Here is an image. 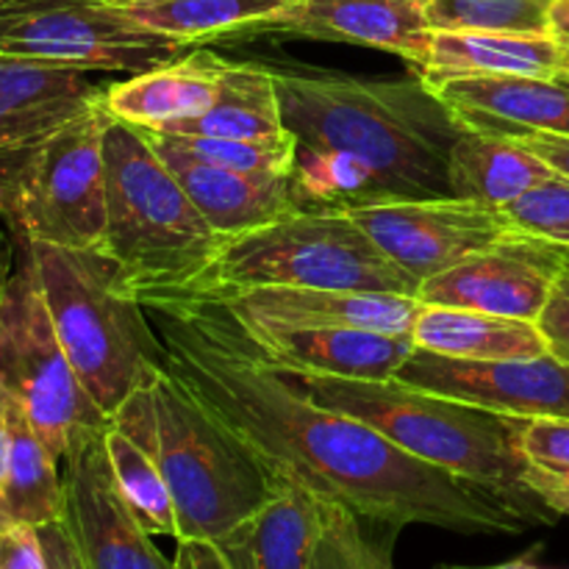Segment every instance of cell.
<instances>
[{"label":"cell","mask_w":569,"mask_h":569,"mask_svg":"<svg viewBox=\"0 0 569 569\" xmlns=\"http://www.w3.org/2000/svg\"><path fill=\"white\" fill-rule=\"evenodd\" d=\"M522 456L528 465L545 470H569V417H537L528 420L520 437Z\"/></svg>","instance_id":"34"},{"label":"cell","mask_w":569,"mask_h":569,"mask_svg":"<svg viewBox=\"0 0 569 569\" xmlns=\"http://www.w3.org/2000/svg\"><path fill=\"white\" fill-rule=\"evenodd\" d=\"M148 139L222 242L239 237V233L256 231L261 226H270L298 209H309L295 172L292 176H250V172L226 170V167H211L198 159H189V156L156 142L150 133Z\"/></svg>","instance_id":"19"},{"label":"cell","mask_w":569,"mask_h":569,"mask_svg":"<svg viewBox=\"0 0 569 569\" xmlns=\"http://www.w3.org/2000/svg\"><path fill=\"white\" fill-rule=\"evenodd\" d=\"M411 339L415 348L453 359H537L548 353L537 322L456 306L422 303Z\"/></svg>","instance_id":"26"},{"label":"cell","mask_w":569,"mask_h":569,"mask_svg":"<svg viewBox=\"0 0 569 569\" xmlns=\"http://www.w3.org/2000/svg\"><path fill=\"white\" fill-rule=\"evenodd\" d=\"M537 326L548 342V353L569 365V264L556 278Z\"/></svg>","instance_id":"35"},{"label":"cell","mask_w":569,"mask_h":569,"mask_svg":"<svg viewBox=\"0 0 569 569\" xmlns=\"http://www.w3.org/2000/svg\"><path fill=\"white\" fill-rule=\"evenodd\" d=\"M556 170L511 137L461 131L450 150V194L503 211Z\"/></svg>","instance_id":"25"},{"label":"cell","mask_w":569,"mask_h":569,"mask_svg":"<svg viewBox=\"0 0 569 569\" xmlns=\"http://www.w3.org/2000/svg\"><path fill=\"white\" fill-rule=\"evenodd\" d=\"M164 133L217 139H281L287 137L276 78L264 59L228 61L217 100L206 114L178 122Z\"/></svg>","instance_id":"27"},{"label":"cell","mask_w":569,"mask_h":569,"mask_svg":"<svg viewBox=\"0 0 569 569\" xmlns=\"http://www.w3.org/2000/svg\"><path fill=\"white\" fill-rule=\"evenodd\" d=\"M317 406L356 417L415 459L478 483L509 500L528 526H550L556 511L528 487V459L520 437L528 420L495 415L398 378L350 381L328 376H292Z\"/></svg>","instance_id":"3"},{"label":"cell","mask_w":569,"mask_h":569,"mask_svg":"<svg viewBox=\"0 0 569 569\" xmlns=\"http://www.w3.org/2000/svg\"><path fill=\"white\" fill-rule=\"evenodd\" d=\"M326 526V503L295 483L276 492L217 548L233 569H311Z\"/></svg>","instance_id":"21"},{"label":"cell","mask_w":569,"mask_h":569,"mask_svg":"<svg viewBox=\"0 0 569 569\" xmlns=\"http://www.w3.org/2000/svg\"><path fill=\"white\" fill-rule=\"evenodd\" d=\"M569 50L550 33L433 31L422 81L453 76H561Z\"/></svg>","instance_id":"23"},{"label":"cell","mask_w":569,"mask_h":569,"mask_svg":"<svg viewBox=\"0 0 569 569\" xmlns=\"http://www.w3.org/2000/svg\"><path fill=\"white\" fill-rule=\"evenodd\" d=\"M517 142L526 144L531 153H537L559 176L569 178V137H559V133H526Z\"/></svg>","instance_id":"39"},{"label":"cell","mask_w":569,"mask_h":569,"mask_svg":"<svg viewBox=\"0 0 569 569\" xmlns=\"http://www.w3.org/2000/svg\"><path fill=\"white\" fill-rule=\"evenodd\" d=\"M148 131V128H144ZM156 142L178 150L211 167L250 172V176H292L298 144L287 131L281 139H217V137H181V133L148 131Z\"/></svg>","instance_id":"30"},{"label":"cell","mask_w":569,"mask_h":569,"mask_svg":"<svg viewBox=\"0 0 569 569\" xmlns=\"http://www.w3.org/2000/svg\"><path fill=\"white\" fill-rule=\"evenodd\" d=\"M0 392L26 409L59 461L83 431L109 426L61 348L28 256L0 295Z\"/></svg>","instance_id":"9"},{"label":"cell","mask_w":569,"mask_h":569,"mask_svg":"<svg viewBox=\"0 0 569 569\" xmlns=\"http://www.w3.org/2000/svg\"><path fill=\"white\" fill-rule=\"evenodd\" d=\"M11 264H14V248H11V239L0 231V295L11 278Z\"/></svg>","instance_id":"44"},{"label":"cell","mask_w":569,"mask_h":569,"mask_svg":"<svg viewBox=\"0 0 569 569\" xmlns=\"http://www.w3.org/2000/svg\"><path fill=\"white\" fill-rule=\"evenodd\" d=\"M431 0H289L261 37L345 42L400 56L420 76L428 64L433 28L428 22Z\"/></svg>","instance_id":"15"},{"label":"cell","mask_w":569,"mask_h":569,"mask_svg":"<svg viewBox=\"0 0 569 569\" xmlns=\"http://www.w3.org/2000/svg\"><path fill=\"white\" fill-rule=\"evenodd\" d=\"M133 26L192 48L214 42H250L289 0H109Z\"/></svg>","instance_id":"24"},{"label":"cell","mask_w":569,"mask_h":569,"mask_svg":"<svg viewBox=\"0 0 569 569\" xmlns=\"http://www.w3.org/2000/svg\"><path fill=\"white\" fill-rule=\"evenodd\" d=\"M78 381L106 417L164 370V345L137 298L117 287L111 261L94 250L22 244Z\"/></svg>","instance_id":"5"},{"label":"cell","mask_w":569,"mask_h":569,"mask_svg":"<svg viewBox=\"0 0 569 569\" xmlns=\"http://www.w3.org/2000/svg\"><path fill=\"white\" fill-rule=\"evenodd\" d=\"M259 287L348 289L417 298L420 283L400 270L342 209H298L222 242L200 292Z\"/></svg>","instance_id":"7"},{"label":"cell","mask_w":569,"mask_h":569,"mask_svg":"<svg viewBox=\"0 0 569 569\" xmlns=\"http://www.w3.org/2000/svg\"><path fill=\"white\" fill-rule=\"evenodd\" d=\"M148 311L172 381L261 465L272 481L306 489L372 528L431 526L467 537L528 526L500 495L415 459L356 417L317 406L250 339L214 292H159Z\"/></svg>","instance_id":"1"},{"label":"cell","mask_w":569,"mask_h":569,"mask_svg":"<svg viewBox=\"0 0 569 569\" xmlns=\"http://www.w3.org/2000/svg\"><path fill=\"white\" fill-rule=\"evenodd\" d=\"M228 59L209 48L189 50L170 64L137 72L106 87V111L148 131H167L214 106Z\"/></svg>","instance_id":"20"},{"label":"cell","mask_w":569,"mask_h":569,"mask_svg":"<svg viewBox=\"0 0 569 569\" xmlns=\"http://www.w3.org/2000/svg\"><path fill=\"white\" fill-rule=\"evenodd\" d=\"M398 531H383L381 537L372 533V569H398L392 561V545Z\"/></svg>","instance_id":"43"},{"label":"cell","mask_w":569,"mask_h":569,"mask_svg":"<svg viewBox=\"0 0 569 569\" xmlns=\"http://www.w3.org/2000/svg\"><path fill=\"white\" fill-rule=\"evenodd\" d=\"M37 531H39V539H42L48 569H87L81 561V553H78L76 548V539H72L70 528H67L64 517L37 528Z\"/></svg>","instance_id":"37"},{"label":"cell","mask_w":569,"mask_h":569,"mask_svg":"<svg viewBox=\"0 0 569 569\" xmlns=\"http://www.w3.org/2000/svg\"><path fill=\"white\" fill-rule=\"evenodd\" d=\"M0 569H48L42 539L33 526H0Z\"/></svg>","instance_id":"36"},{"label":"cell","mask_w":569,"mask_h":569,"mask_svg":"<svg viewBox=\"0 0 569 569\" xmlns=\"http://www.w3.org/2000/svg\"><path fill=\"white\" fill-rule=\"evenodd\" d=\"M103 92L83 70L0 56V150L53 131Z\"/></svg>","instance_id":"22"},{"label":"cell","mask_w":569,"mask_h":569,"mask_svg":"<svg viewBox=\"0 0 569 569\" xmlns=\"http://www.w3.org/2000/svg\"><path fill=\"white\" fill-rule=\"evenodd\" d=\"M106 92L53 131L0 150V217L22 244L103 250Z\"/></svg>","instance_id":"6"},{"label":"cell","mask_w":569,"mask_h":569,"mask_svg":"<svg viewBox=\"0 0 569 569\" xmlns=\"http://www.w3.org/2000/svg\"><path fill=\"white\" fill-rule=\"evenodd\" d=\"M311 569H372V533L365 520L326 503V526Z\"/></svg>","instance_id":"33"},{"label":"cell","mask_w":569,"mask_h":569,"mask_svg":"<svg viewBox=\"0 0 569 569\" xmlns=\"http://www.w3.org/2000/svg\"><path fill=\"white\" fill-rule=\"evenodd\" d=\"M109 428V426H106ZM106 428L83 431L64 453V522L87 569H176L120 495Z\"/></svg>","instance_id":"12"},{"label":"cell","mask_w":569,"mask_h":569,"mask_svg":"<svg viewBox=\"0 0 569 569\" xmlns=\"http://www.w3.org/2000/svg\"><path fill=\"white\" fill-rule=\"evenodd\" d=\"M439 569H539L531 559H517V561H506V565H495V567H439Z\"/></svg>","instance_id":"45"},{"label":"cell","mask_w":569,"mask_h":569,"mask_svg":"<svg viewBox=\"0 0 569 569\" xmlns=\"http://www.w3.org/2000/svg\"><path fill=\"white\" fill-rule=\"evenodd\" d=\"M176 569H233L214 542H178Z\"/></svg>","instance_id":"40"},{"label":"cell","mask_w":569,"mask_h":569,"mask_svg":"<svg viewBox=\"0 0 569 569\" xmlns=\"http://www.w3.org/2000/svg\"><path fill=\"white\" fill-rule=\"evenodd\" d=\"M267 61V59H264ZM295 137L309 209L448 198L450 150L465 128L417 78H367L267 61Z\"/></svg>","instance_id":"2"},{"label":"cell","mask_w":569,"mask_h":569,"mask_svg":"<svg viewBox=\"0 0 569 569\" xmlns=\"http://www.w3.org/2000/svg\"><path fill=\"white\" fill-rule=\"evenodd\" d=\"M106 239L117 287L131 298L194 289L222 250L142 128L106 126Z\"/></svg>","instance_id":"4"},{"label":"cell","mask_w":569,"mask_h":569,"mask_svg":"<svg viewBox=\"0 0 569 569\" xmlns=\"http://www.w3.org/2000/svg\"><path fill=\"white\" fill-rule=\"evenodd\" d=\"M465 131L520 139L569 137V72L561 76H453L426 81Z\"/></svg>","instance_id":"16"},{"label":"cell","mask_w":569,"mask_h":569,"mask_svg":"<svg viewBox=\"0 0 569 569\" xmlns=\"http://www.w3.org/2000/svg\"><path fill=\"white\" fill-rule=\"evenodd\" d=\"M150 398L156 459L176 509V542L203 539L220 545L270 500L276 481L167 370L153 378Z\"/></svg>","instance_id":"8"},{"label":"cell","mask_w":569,"mask_h":569,"mask_svg":"<svg viewBox=\"0 0 569 569\" xmlns=\"http://www.w3.org/2000/svg\"><path fill=\"white\" fill-rule=\"evenodd\" d=\"M11 461V428H9V398L0 392V500H3L6 481H9Z\"/></svg>","instance_id":"41"},{"label":"cell","mask_w":569,"mask_h":569,"mask_svg":"<svg viewBox=\"0 0 569 569\" xmlns=\"http://www.w3.org/2000/svg\"><path fill=\"white\" fill-rule=\"evenodd\" d=\"M348 214L365 228L383 256L417 283L442 276L467 256L515 231L503 211L453 194L356 206Z\"/></svg>","instance_id":"11"},{"label":"cell","mask_w":569,"mask_h":569,"mask_svg":"<svg viewBox=\"0 0 569 569\" xmlns=\"http://www.w3.org/2000/svg\"><path fill=\"white\" fill-rule=\"evenodd\" d=\"M261 353L287 376H328L350 381H387L415 350L411 333L365 328H283L244 322Z\"/></svg>","instance_id":"17"},{"label":"cell","mask_w":569,"mask_h":569,"mask_svg":"<svg viewBox=\"0 0 569 569\" xmlns=\"http://www.w3.org/2000/svg\"><path fill=\"white\" fill-rule=\"evenodd\" d=\"M526 481L539 498L548 503V509H553L559 517H569V483L561 481L556 472L545 470V467L528 465Z\"/></svg>","instance_id":"38"},{"label":"cell","mask_w":569,"mask_h":569,"mask_svg":"<svg viewBox=\"0 0 569 569\" xmlns=\"http://www.w3.org/2000/svg\"><path fill=\"white\" fill-rule=\"evenodd\" d=\"M567 264L569 250L531 233L509 231L442 276L420 283L417 298L420 303L537 322Z\"/></svg>","instance_id":"13"},{"label":"cell","mask_w":569,"mask_h":569,"mask_svg":"<svg viewBox=\"0 0 569 569\" xmlns=\"http://www.w3.org/2000/svg\"><path fill=\"white\" fill-rule=\"evenodd\" d=\"M503 217L515 231L531 233L569 250V178L556 172L553 178L506 206Z\"/></svg>","instance_id":"32"},{"label":"cell","mask_w":569,"mask_h":569,"mask_svg":"<svg viewBox=\"0 0 569 569\" xmlns=\"http://www.w3.org/2000/svg\"><path fill=\"white\" fill-rule=\"evenodd\" d=\"M106 456L120 495L150 537L176 539V509H172L170 489L161 472L156 450L144 448L137 439L122 433L109 422L103 433Z\"/></svg>","instance_id":"29"},{"label":"cell","mask_w":569,"mask_h":569,"mask_svg":"<svg viewBox=\"0 0 569 569\" xmlns=\"http://www.w3.org/2000/svg\"><path fill=\"white\" fill-rule=\"evenodd\" d=\"M398 381L506 417H569V365L545 353L537 359H453L411 350Z\"/></svg>","instance_id":"14"},{"label":"cell","mask_w":569,"mask_h":569,"mask_svg":"<svg viewBox=\"0 0 569 569\" xmlns=\"http://www.w3.org/2000/svg\"><path fill=\"white\" fill-rule=\"evenodd\" d=\"M11 428V461L9 481L0 500V526H33L42 528L64 517V478L59 472V459L44 445L26 409L9 398Z\"/></svg>","instance_id":"28"},{"label":"cell","mask_w":569,"mask_h":569,"mask_svg":"<svg viewBox=\"0 0 569 569\" xmlns=\"http://www.w3.org/2000/svg\"><path fill=\"white\" fill-rule=\"evenodd\" d=\"M192 44L133 26L109 0H0V56L83 72H137Z\"/></svg>","instance_id":"10"},{"label":"cell","mask_w":569,"mask_h":569,"mask_svg":"<svg viewBox=\"0 0 569 569\" xmlns=\"http://www.w3.org/2000/svg\"><path fill=\"white\" fill-rule=\"evenodd\" d=\"M244 322L283 328H365V331L411 333L420 298L348 289L259 287L242 292H214Z\"/></svg>","instance_id":"18"},{"label":"cell","mask_w":569,"mask_h":569,"mask_svg":"<svg viewBox=\"0 0 569 569\" xmlns=\"http://www.w3.org/2000/svg\"><path fill=\"white\" fill-rule=\"evenodd\" d=\"M553 0H431L433 31L550 33Z\"/></svg>","instance_id":"31"},{"label":"cell","mask_w":569,"mask_h":569,"mask_svg":"<svg viewBox=\"0 0 569 569\" xmlns=\"http://www.w3.org/2000/svg\"><path fill=\"white\" fill-rule=\"evenodd\" d=\"M550 37L569 50V0H553V9H550Z\"/></svg>","instance_id":"42"}]
</instances>
